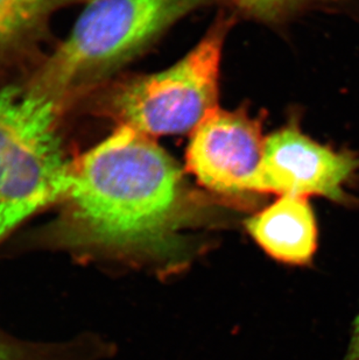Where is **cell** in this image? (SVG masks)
Wrapping results in <instances>:
<instances>
[{"label": "cell", "mask_w": 359, "mask_h": 360, "mask_svg": "<svg viewBox=\"0 0 359 360\" xmlns=\"http://www.w3.org/2000/svg\"><path fill=\"white\" fill-rule=\"evenodd\" d=\"M58 235L68 246L170 260L199 202L177 163L151 136L119 129L74 160Z\"/></svg>", "instance_id": "obj_1"}, {"label": "cell", "mask_w": 359, "mask_h": 360, "mask_svg": "<svg viewBox=\"0 0 359 360\" xmlns=\"http://www.w3.org/2000/svg\"><path fill=\"white\" fill-rule=\"evenodd\" d=\"M211 1L88 0L68 38L28 82L63 110L181 18Z\"/></svg>", "instance_id": "obj_2"}, {"label": "cell", "mask_w": 359, "mask_h": 360, "mask_svg": "<svg viewBox=\"0 0 359 360\" xmlns=\"http://www.w3.org/2000/svg\"><path fill=\"white\" fill-rule=\"evenodd\" d=\"M62 111L30 82L0 85V229L67 198L74 161L60 136Z\"/></svg>", "instance_id": "obj_3"}, {"label": "cell", "mask_w": 359, "mask_h": 360, "mask_svg": "<svg viewBox=\"0 0 359 360\" xmlns=\"http://www.w3.org/2000/svg\"><path fill=\"white\" fill-rule=\"evenodd\" d=\"M217 22L181 61L161 72L139 76L117 85L106 111L145 136L193 132L215 112L218 102L220 58L227 34Z\"/></svg>", "instance_id": "obj_4"}, {"label": "cell", "mask_w": 359, "mask_h": 360, "mask_svg": "<svg viewBox=\"0 0 359 360\" xmlns=\"http://www.w3.org/2000/svg\"><path fill=\"white\" fill-rule=\"evenodd\" d=\"M264 147L258 120L243 111L217 109L191 132L187 170L216 194H257Z\"/></svg>", "instance_id": "obj_5"}, {"label": "cell", "mask_w": 359, "mask_h": 360, "mask_svg": "<svg viewBox=\"0 0 359 360\" xmlns=\"http://www.w3.org/2000/svg\"><path fill=\"white\" fill-rule=\"evenodd\" d=\"M359 169V157L316 143L287 126L265 139L257 194L322 196L348 202L344 186Z\"/></svg>", "instance_id": "obj_6"}, {"label": "cell", "mask_w": 359, "mask_h": 360, "mask_svg": "<svg viewBox=\"0 0 359 360\" xmlns=\"http://www.w3.org/2000/svg\"><path fill=\"white\" fill-rule=\"evenodd\" d=\"M246 230L270 257L306 265L317 248V224L308 200L282 195L246 221Z\"/></svg>", "instance_id": "obj_7"}, {"label": "cell", "mask_w": 359, "mask_h": 360, "mask_svg": "<svg viewBox=\"0 0 359 360\" xmlns=\"http://www.w3.org/2000/svg\"><path fill=\"white\" fill-rule=\"evenodd\" d=\"M88 0H0V68L31 55L56 12Z\"/></svg>", "instance_id": "obj_8"}, {"label": "cell", "mask_w": 359, "mask_h": 360, "mask_svg": "<svg viewBox=\"0 0 359 360\" xmlns=\"http://www.w3.org/2000/svg\"><path fill=\"white\" fill-rule=\"evenodd\" d=\"M241 13L258 20L277 21L322 0H227Z\"/></svg>", "instance_id": "obj_9"}, {"label": "cell", "mask_w": 359, "mask_h": 360, "mask_svg": "<svg viewBox=\"0 0 359 360\" xmlns=\"http://www.w3.org/2000/svg\"><path fill=\"white\" fill-rule=\"evenodd\" d=\"M344 360H359V315L353 328V338Z\"/></svg>", "instance_id": "obj_10"}]
</instances>
